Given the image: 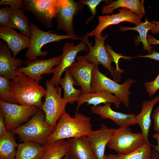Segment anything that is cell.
I'll return each mask as SVG.
<instances>
[{"label":"cell","instance_id":"836d02e7","mask_svg":"<svg viewBox=\"0 0 159 159\" xmlns=\"http://www.w3.org/2000/svg\"><path fill=\"white\" fill-rule=\"evenodd\" d=\"M144 85L149 96L151 97L159 89V73L154 80L150 82H146Z\"/></svg>","mask_w":159,"mask_h":159},{"label":"cell","instance_id":"8d00e7d4","mask_svg":"<svg viewBox=\"0 0 159 159\" xmlns=\"http://www.w3.org/2000/svg\"><path fill=\"white\" fill-rule=\"evenodd\" d=\"M4 119L3 112L0 109V135L3 134L8 131L6 127Z\"/></svg>","mask_w":159,"mask_h":159},{"label":"cell","instance_id":"d6986e66","mask_svg":"<svg viewBox=\"0 0 159 159\" xmlns=\"http://www.w3.org/2000/svg\"><path fill=\"white\" fill-rule=\"evenodd\" d=\"M0 38L6 43L12 52L14 58L22 50L28 48L30 45V38L18 33L9 26L0 27Z\"/></svg>","mask_w":159,"mask_h":159},{"label":"cell","instance_id":"f6af8a7d","mask_svg":"<svg viewBox=\"0 0 159 159\" xmlns=\"http://www.w3.org/2000/svg\"><path fill=\"white\" fill-rule=\"evenodd\" d=\"M69 159H76L73 156L69 155Z\"/></svg>","mask_w":159,"mask_h":159},{"label":"cell","instance_id":"8992f818","mask_svg":"<svg viewBox=\"0 0 159 159\" xmlns=\"http://www.w3.org/2000/svg\"><path fill=\"white\" fill-rule=\"evenodd\" d=\"M68 3V0H22L20 9L31 12L36 20L46 27L51 28L52 19Z\"/></svg>","mask_w":159,"mask_h":159},{"label":"cell","instance_id":"d6a6232c","mask_svg":"<svg viewBox=\"0 0 159 159\" xmlns=\"http://www.w3.org/2000/svg\"><path fill=\"white\" fill-rule=\"evenodd\" d=\"M102 0H82L79 1L83 5H87L92 15L86 21V24L90 22L91 20L96 16L97 13L96 8L97 6L102 1Z\"/></svg>","mask_w":159,"mask_h":159},{"label":"cell","instance_id":"52a82bcc","mask_svg":"<svg viewBox=\"0 0 159 159\" xmlns=\"http://www.w3.org/2000/svg\"><path fill=\"white\" fill-rule=\"evenodd\" d=\"M30 28V43L25 57L30 60L37 59L38 57L46 56L48 52L42 51V49L44 45L49 43L68 39L82 40V38L78 35L71 36L67 35H61L50 31H42L34 23L31 24Z\"/></svg>","mask_w":159,"mask_h":159},{"label":"cell","instance_id":"f546056e","mask_svg":"<svg viewBox=\"0 0 159 159\" xmlns=\"http://www.w3.org/2000/svg\"><path fill=\"white\" fill-rule=\"evenodd\" d=\"M151 144L145 143L132 152L125 155L117 154L119 159H152Z\"/></svg>","mask_w":159,"mask_h":159},{"label":"cell","instance_id":"30bf717a","mask_svg":"<svg viewBox=\"0 0 159 159\" xmlns=\"http://www.w3.org/2000/svg\"><path fill=\"white\" fill-rule=\"evenodd\" d=\"M0 107L4 115L6 129L10 131L19 127L39 109L35 106L10 103L1 100Z\"/></svg>","mask_w":159,"mask_h":159},{"label":"cell","instance_id":"74e56055","mask_svg":"<svg viewBox=\"0 0 159 159\" xmlns=\"http://www.w3.org/2000/svg\"><path fill=\"white\" fill-rule=\"evenodd\" d=\"M138 57L149 58L151 59L159 61V53L155 51H153L150 53L145 55H139L136 57Z\"/></svg>","mask_w":159,"mask_h":159},{"label":"cell","instance_id":"2e32d148","mask_svg":"<svg viewBox=\"0 0 159 159\" xmlns=\"http://www.w3.org/2000/svg\"><path fill=\"white\" fill-rule=\"evenodd\" d=\"M90 109L93 113L99 115L102 119H110L120 127L125 128L137 124L136 115L115 111L111 108L110 103L104 104L103 106L92 105Z\"/></svg>","mask_w":159,"mask_h":159},{"label":"cell","instance_id":"44dd1931","mask_svg":"<svg viewBox=\"0 0 159 159\" xmlns=\"http://www.w3.org/2000/svg\"><path fill=\"white\" fill-rule=\"evenodd\" d=\"M67 141L70 156L76 159H97L87 136L70 138Z\"/></svg>","mask_w":159,"mask_h":159},{"label":"cell","instance_id":"ffe728a7","mask_svg":"<svg viewBox=\"0 0 159 159\" xmlns=\"http://www.w3.org/2000/svg\"><path fill=\"white\" fill-rule=\"evenodd\" d=\"M85 103H87V105H92L94 106H98L101 103H113L115 107L118 109L122 102L120 99L112 93L101 90L94 93H82L77 102V110H78L81 106Z\"/></svg>","mask_w":159,"mask_h":159},{"label":"cell","instance_id":"6da1fadb","mask_svg":"<svg viewBox=\"0 0 159 159\" xmlns=\"http://www.w3.org/2000/svg\"><path fill=\"white\" fill-rule=\"evenodd\" d=\"M92 130L90 117L77 111L72 117L66 112L58 121L46 145L67 138L87 136Z\"/></svg>","mask_w":159,"mask_h":159},{"label":"cell","instance_id":"277c9868","mask_svg":"<svg viewBox=\"0 0 159 159\" xmlns=\"http://www.w3.org/2000/svg\"><path fill=\"white\" fill-rule=\"evenodd\" d=\"M136 82L128 79L122 84H119L102 73L98 65H95L92 74L91 89L94 92L103 90L109 92L117 97L122 103L130 109L129 96L132 94L130 90L131 85Z\"/></svg>","mask_w":159,"mask_h":159},{"label":"cell","instance_id":"9a60e30c","mask_svg":"<svg viewBox=\"0 0 159 159\" xmlns=\"http://www.w3.org/2000/svg\"><path fill=\"white\" fill-rule=\"evenodd\" d=\"M83 6L79 1L76 2L68 0L67 4L60 9L54 18L57 22V29L64 30L67 35L77 36L74 32L73 19Z\"/></svg>","mask_w":159,"mask_h":159},{"label":"cell","instance_id":"b9f144b4","mask_svg":"<svg viewBox=\"0 0 159 159\" xmlns=\"http://www.w3.org/2000/svg\"><path fill=\"white\" fill-rule=\"evenodd\" d=\"M103 159H119L117 155L110 154L104 155Z\"/></svg>","mask_w":159,"mask_h":159},{"label":"cell","instance_id":"f35d334b","mask_svg":"<svg viewBox=\"0 0 159 159\" xmlns=\"http://www.w3.org/2000/svg\"><path fill=\"white\" fill-rule=\"evenodd\" d=\"M147 40L148 44L150 46L153 45H159V40L157 39L150 34L148 35Z\"/></svg>","mask_w":159,"mask_h":159},{"label":"cell","instance_id":"4316f807","mask_svg":"<svg viewBox=\"0 0 159 159\" xmlns=\"http://www.w3.org/2000/svg\"><path fill=\"white\" fill-rule=\"evenodd\" d=\"M9 27L17 29L22 35L30 38V28L28 19L24 14V11L20 9L12 12L9 21Z\"/></svg>","mask_w":159,"mask_h":159},{"label":"cell","instance_id":"1f68e13d","mask_svg":"<svg viewBox=\"0 0 159 159\" xmlns=\"http://www.w3.org/2000/svg\"><path fill=\"white\" fill-rule=\"evenodd\" d=\"M13 10L10 7L6 5L0 9V27L9 26V21Z\"/></svg>","mask_w":159,"mask_h":159},{"label":"cell","instance_id":"e575fe53","mask_svg":"<svg viewBox=\"0 0 159 159\" xmlns=\"http://www.w3.org/2000/svg\"><path fill=\"white\" fill-rule=\"evenodd\" d=\"M22 0H2L0 1V5H9L13 11L21 9Z\"/></svg>","mask_w":159,"mask_h":159},{"label":"cell","instance_id":"60d3db41","mask_svg":"<svg viewBox=\"0 0 159 159\" xmlns=\"http://www.w3.org/2000/svg\"><path fill=\"white\" fill-rule=\"evenodd\" d=\"M154 24L153 28L151 30V33L154 34H159V21H153Z\"/></svg>","mask_w":159,"mask_h":159},{"label":"cell","instance_id":"f1b7e54d","mask_svg":"<svg viewBox=\"0 0 159 159\" xmlns=\"http://www.w3.org/2000/svg\"><path fill=\"white\" fill-rule=\"evenodd\" d=\"M47 145V147L42 159H62L68 155V143L65 140Z\"/></svg>","mask_w":159,"mask_h":159},{"label":"cell","instance_id":"ba28073f","mask_svg":"<svg viewBox=\"0 0 159 159\" xmlns=\"http://www.w3.org/2000/svg\"><path fill=\"white\" fill-rule=\"evenodd\" d=\"M108 35L103 36L101 34L100 37H95V43L94 46L89 42L87 34L82 38V41L85 43L88 47V52L84 56L89 62L94 63L95 65L101 64L106 68L110 72L111 75L115 79L116 76L120 72L112 67L111 63L114 62L111 55L107 50L104 44L105 40L108 37Z\"/></svg>","mask_w":159,"mask_h":159},{"label":"cell","instance_id":"83f0119b","mask_svg":"<svg viewBox=\"0 0 159 159\" xmlns=\"http://www.w3.org/2000/svg\"><path fill=\"white\" fill-rule=\"evenodd\" d=\"M154 24L152 22L148 21L146 19L144 22H142L134 27H120V31L124 32L128 30H134L137 31L139 34V36L136 41L138 44L141 42L143 45V49L147 51L149 54L151 53L153 50V47L149 45L147 40V33L148 31L152 30L154 27Z\"/></svg>","mask_w":159,"mask_h":159},{"label":"cell","instance_id":"d590c367","mask_svg":"<svg viewBox=\"0 0 159 159\" xmlns=\"http://www.w3.org/2000/svg\"><path fill=\"white\" fill-rule=\"evenodd\" d=\"M152 117L154 121L153 129L159 133V106L154 110Z\"/></svg>","mask_w":159,"mask_h":159},{"label":"cell","instance_id":"7bdbcfd3","mask_svg":"<svg viewBox=\"0 0 159 159\" xmlns=\"http://www.w3.org/2000/svg\"><path fill=\"white\" fill-rule=\"evenodd\" d=\"M152 159H159L158 152L154 148L152 151Z\"/></svg>","mask_w":159,"mask_h":159},{"label":"cell","instance_id":"603a6c76","mask_svg":"<svg viewBox=\"0 0 159 159\" xmlns=\"http://www.w3.org/2000/svg\"><path fill=\"white\" fill-rule=\"evenodd\" d=\"M47 145H43L32 141L19 144L15 159H42Z\"/></svg>","mask_w":159,"mask_h":159},{"label":"cell","instance_id":"ac0fdd59","mask_svg":"<svg viewBox=\"0 0 159 159\" xmlns=\"http://www.w3.org/2000/svg\"><path fill=\"white\" fill-rule=\"evenodd\" d=\"M12 51L6 43L0 42V75L9 80L16 76V70L22 65L23 60L12 57Z\"/></svg>","mask_w":159,"mask_h":159},{"label":"cell","instance_id":"7a4b0ae2","mask_svg":"<svg viewBox=\"0 0 159 159\" xmlns=\"http://www.w3.org/2000/svg\"><path fill=\"white\" fill-rule=\"evenodd\" d=\"M11 92L19 105L32 106L42 108V98L46 90L36 81L25 74L16 73V76L11 81Z\"/></svg>","mask_w":159,"mask_h":159},{"label":"cell","instance_id":"5b68a950","mask_svg":"<svg viewBox=\"0 0 159 159\" xmlns=\"http://www.w3.org/2000/svg\"><path fill=\"white\" fill-rule=\"evenodd\" d=\"M46 87L45 101L42 109L45 116L46 123L55 128L59 120L67 112L68 102L61 96L62 87L54 86L49 80L45 81Z\"/></svg>","mask_w":159,"mask_h":159},{"label":"cell","instance_id":"e0dca14e","mask_svg":"<svg viewBox=\"0 0 159 159\" xmlns=\"http://www.w3.org/2000/svg\"><path fill=\"white\" fill-rule=\"evenodd\" d=\"M117 129L109 128L102 124L100 128L92 130L87 136L97 159H103L106 147Z\"/></svg>","mask_w":159,"mask_h":159},{"label":"cell","instance_id":"d4e9b609","mask_svg":"<svg viewBox=\"0 0 159 159\" xmlns=\"http://www.w3.org/2000/svg\"><path fill=\"white\" fill-rule=\"evenodd\" d=\"M65 72V76L61 78L59 84L64 90V99L68 103L72 104L77 102L82 92L81 89L74 88V86H77V85L68 69Z\"/></svg>","mask_w":159,"mask_h":159},{"label":"cell","instance_id":"ee69618b","mask_svg":"<svg viewBox=\"0 0 159 159\" xmlns=\"http://www.w3.org/2000/svg\"><path fill=\"white\" fill-rule=\"evenodd\" d=\"M62 159H69V155H67L65 156Z\"/></svg>","mask_w":159,"mask_h":159},{"label":"cell","instance_id":"4dcf8cb0","mask_svg":"<svg viewBox=\"0 0 159 159\" xmlns=\"http://www.w3.org/2000/svg\"><path fill=\"white\" fill-rule=\"evenodd\" d=\"M0 100L8 103L16 104V100L11 90L9 80L3 76H0Z\"/></svg>","mask_w":159,"mask_h":159},{"label":"cell","instance_id":"7402d4cb","mask_svg":"<svg viewBox=\"0 0 159 159\" xmlns=\"http://www.w3.org/2000/svg\"><path fill=\"white\" fill-rule=\"evenodd\" d=\"M159 101V95L149 100H144L142 104L141 112L136 116V124L139 125L147 144H150L148 140V135L151 123V113L154 107Z\"/></svg>","mask_w":159,"mask_h":159},{"label":"cell","instance_id":"4fadbf2b","mask_svg":"<svg viewBox=\"0 0 159 159\" xmlns=\"http://www.w3.org/2000/svg\"><path fill=\"white\" fill-rule=\"evenodd\" d=\"M119 11L117 14L99 16L97 25L92 31L87 33L88 37H100L102 31L109 26L122 22L127 21L136 25L142 22V17L127 8H122L119 9Z\"/></svg>","mask_w":159,"mask_h":159},{"label":"cell","instance_id":"ab89813d","mask_svg":"<svg viewBox=\"0 0 159 159\" xmlns=\"http://www.w3.org/2000/svg\"><path fill=\"white\" fill-rule=\"evenodd\" d=\"M153 137L156 140L157 142V144L156 145H152L157 151L159 159V133L158 132L154 134Z\"/></svg>","mask_w":159,"mask_h":159},{"label":"cell","instance_id":"8fae6325","mask_svg":"<svg viewBox=\"0 0 159 159\" xmlns=\"http://www.w3.org/2000/svg\"><path fill=\"white\" fill-rule=\"evenodd\" d=\"M62 56L58 55L47 59H26L24 64L25 67H20L16 72L24 74L36 81L39 82L43 78L42 75L54 73V66L59 65L61 61Z\"/></svg>","mask_w":159,"mask_h":159},{"label":"cell","instance_id":"7c38bea8","mask_svg":"<svg viewBox=\"0 0 159 159\" xmlns=\"http://www.w3.org/2000/svg\"><path fill=\"white\" fill-rule=\"evenodd\" d=\"M82 51H85L86 53L88 51L87 45L82 41L76 45H74L73 42H68L64 44L62 47L61 62L59 65L54 67L55 71L53 76L49 80L54 86H59L62 75L69 69L75 61L77 54Z\"/></svg>","mask_w":159,"mask_h":159},{"label":"cell","instance_id":"cb8c5ba5","mask_svg":"<svg viewBox=\"0 0 159 159\" xmlns=\"http://www.w3.org/2000/svg\"><path fill=\"white\" fill-rule=\"evenodd\" d=\"M120 7L127 8L142 18L145 14L143 1L139 0H117L111 2L102 6V13L103 14L112 13Z\"/></svg>","mask_w":159,"mask_h":159},{"label":"cell","instance_id":"484cf974","mask_svg":"<svg viewBox=\"0 0 159 159\" xmlns=\"http://www.w3.org/2000/svg\"><path fill=\"white\" fill-rule=\"evenodd\" d=\"M14 133L7 131L0 135V159H15L18 146Z\"/></svg>","mask_w":159,"mask_h":159},{"label":"cell","instance_id":"9c48e42d","mask_svg":"<svg viewBox=\"0 0 159 159\" xmlns=\"http://www.w3.org/2000/svg\"><path fill=\"white\" fill-rule=\"evenodd\" d=\"M145 143L141 133H133L128 127L117 129L107 146L117 154L125 155L135 150Z\"/></svg>","mask_w":159,"mask_h":159},{"label":"cell","instance_id":"5bb4252c","mask_svg":"<svg viewBox=\"0 0 159 159\" xmlns=\"http://www.w3.org/2000/svg\"><path fill=\"white\" fill-rule=\"evenodd\" d=\"M74 62L68 69L77 86L81 88L82 93H94L91 89L92 74L95 64L89 62L84 56H77Z\"/></svg>","mask_w":159,"mask_h":159},{"label":"cell","instance_id":"3957f363","mask_svg":"<svg viewBox=\"0 0 159 159\" xmlns=\"http://www.w3.org/2000/svg\"><path fill=\"white\" fill-rule=\"evenodd\" d=\"M54 129L46 123L45 115L39 109L27 122L11 131L18 135L23 142L32 141L44 145Z\"/></svg>","mask_w":159,"mask_h":159}]
</instances>
